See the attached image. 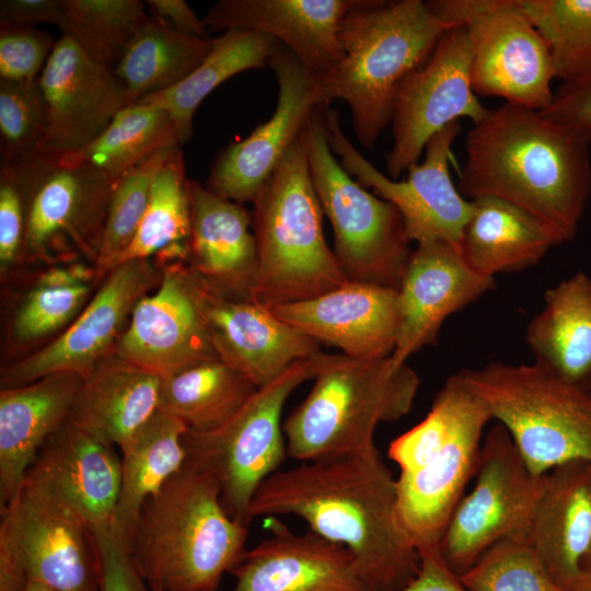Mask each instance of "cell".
Masks as SVG:
<instances>
[{
    "label": "cell",
    "instance_id": "6da1fadb",
    "mask_svg": "<svg viewBox=\"0 0 591 591\" xmlns=\"http://www.w3.org/2000/svg\"><path fill=\"white\" fill-rule=\"evenodd\" d=\"M396 502L397 478L373 445L278 470L258 487L248 515L302 519L311 532L350 552L371 591H393L420 566Z\"/></svg>",
    "mask_w": 591,
    "mask_h": 591
},
{
    "label": "cell",
    "instance_id": "7a4b0ae2",
    "mask_svg": "<svg viewBox=\"0 0 591 591\" xmlns=\"http://www.w3.org/2000/svg\"><path fill=\"white\" fill-rule=\"evenodd\" d=\"M591 140L540 111L503 103L474 124L457 189L528 211L571 241L591 194Z\"/></svg>",
    "mask_w": 591,
    "mask_h": 591
},
{
    "label": "cell",
    "instance_id": "3957f363",
    "mask_svg": "<svg viewBox=\"0 0 591 591\" xmlns=\"http://www.w3.org/2000/svg\"><path fill=\"white\" fill-rule=\"evenodd\" d=\"M247 533L228 513L216 477L187 457L142 506L128 552L152 591H216L245 553Z\"/></svg>",
    "mask_w": 591,
    "mask_h": 591
},
{
    "label": "cell",
    "instance_id": "277c9868",
    "mask_svg": "<svg viewBox=\"0 0 591 591\" xmlns=\"http://www.w3.org/2000/svg\"><path fill=\"white\" fill-rule=\"evenodd\" d=\"M448 30L427 1L363 0L340 23L341 61L313 79L320 105L344 100L358 141L372 148L392 123L402 82L427 61Z\"/></svg>",
    "mask_w": 591,
    "mask_h": 591
},
{
    "label": "cell",
    "instance_id": "5b68a950",
    "mask_svg": "<svg viewBox=\"0 0 591 591\" xmlns=\"http://www.w3.org/2000/svg\"><path fill=\"white\" fill-rule=\"evenodd\" d=\"M314 361V384L283 424L287 453L300 462L375 445L378 426L406 416L420 385L416 371L390 357L321 351Z\"/></svg>",
    "mask_w": 591,
    "mask_h": 591
},
{
    "label": "cell",
    "instance_id": "8992f818",
    "mask_svg": "<svg viewBox=\"0 0 591 591\" xmlns=\"http://www.w3.org/2000/svg\"><path fill=\"white\" fill-rule=\"evenodd\" d=\"M252 204L258 257L253 301L267 306L291 303L348 282L324 236V211L301 136Z\"/></svg>",
    "mask_w": 591,
    "mask_h": 591
},
{
    "label": "cell",
    "instance_id": "52a82bcc",
    "mask_svg": "<svg viewBox=\"0 0 591 591\" xmlns=\"http://www.w3.org/2000/svg\"><path fill=\"white\" fill-rule=\"evenodd\" d=\"M456 375L506 428L534 474L573 460L591 461V391L534 362H493Z\"/></svg>",
    "mask_w": 591,
    "mask_h": 591
},
{
    "label": "cell",
    "instance_id": "ba28073f",
    "mask_svg": "<svg viewBox=\"0 0 591 591\" xmlns=\"http://www.w3.org/2000/svg\"><path fill=\"white\" fill-rule=\"evenodd\" d=\"M317 106L301 134L311 178L334 231V253L348 281L398 289L410 256L398 210L354 181L334 157Z\"/></svg>",
    "mask_w": 591,
    "mask_h": 591
},
{
    "label": "cell",
    "instance_id": "9c48e42d",
    "mask_svg": "<svg viewBox=\"0 0 591 591\" xmlns=\"http://www.w3.org/2000/svg\"><path fill=\"white\" fill-rule=\"evenodd\" d=\"M10 165L26 213L18 274L74 260L95 265L117 179L89 165L61 164L57 155L45 153Z\"/></svg>",
    "mask_w": 591,
    "mask_h": 591
},
{
    "label": "cell",
    "instance_id": "30bf717a",
    "mask_svg": "<svg viewBox=\"0 0 591 591\" xmlns=\"http://www.w3.org/2000/svg\"><path fill=\"white\" fill-rule=\"evenodd\" d=\"M315 374L314 356L292 363L270 383L257 389L221 427L187 430V457L217 479L228 513L248 528V510L258 487L278 471L288 455L281 414L290 394Z\"/></svg>",
    "mask_w": 591,
    "mask_h": 591
},
{
    "label": "cell",
    "instance_id": "8fae6325",
    "mask_svg": "<svg viewBox=\"0 0 591 591\" xmlns=\"http://www.w3.org/2000/svg\"><path fill=\"white\" fill-rule=\"evenodd\" d=\"M547 474H534L502 425L482 443L473 490L456 506L440 541L444 563L462 575L495 544L528 536Z\"/></svg>",
    "mask_w": 591,
    "mask_h": 591
},
{
    "label": "cell",
    "instance_id": "7c38bea8",
    "mask_svg": "<svg viewBox=\"0 0 591 591\" xmlns=\"http://www.w3.org/2000/svg\"><path fill=\"white\" fill-rule=\"evenodd\" d=\"M28 581L57 591H95L91 530L68 507L23 484L1 509L0 591H22Z\"/></svg>",
    "mask_w": 591,
    "mask_h": 591
},
{
    "label": "cell",
    "instance_id": "4fadbf2b",
    "mask_svg": "<svg viewBox=\"0 0 591 591\" xmlns=\"http://www.w3.org/2000/svg\"><path fill=\"white\" fill-rule=\"evenodd\" d=\"M327 139L340 165L366 188L391 202L401 213L406 236L417 244L447 242L460 247L473 213V201L455 187L450 175L452 146L460 121L436 134L425 148L421 163L413 165L405 179H392L371 164L345 136L337 111L325 109Z\"/></svg>",
    "mask_w": 591,
    "mask_h": 591
},
{
    "label": "cell",
    "instance_id": "5bb4252c",
    "mask_svg": "<svg viewBox=\"0 0 591 591\" xmlns=\"http://www.w3.org/2000/svg\"><path fill=\"white\" fill-rule=\"evenodd\" d=\"M163 267L154 258L130 259L113 267L76 320L53 341L2 364L1 389L32 383L58 372L84 380L99 361L115 351L137 303L154 291Z\"/></svg>",
    "mask_w": 591,
    "mask_h": 591
},
{
    "label": "cell",
    "instance_id": "9a60e30c",
    "mask_svg": "<svg viewBox=\"0 0 591 591\" xmlns=\"http://www.w3.org/2000/svg\"><path fill=\"white\" fill-rule=\"evenodd\" d=\"M471 48L465 27L445 31L427 61L402 82L392 118L393 144L386 171L397 179L419 162L428 141L449 125L489 113L471 84Z\"/></svg>",
    "mask_w": 591,
    "mask_h": 591
},
{
    "label": "cell",
    "instance_id": "2e32d148",
    "mask_svg": "<svg viewBox=\"0 0 591 591\" xmlns=\"http://www.w3.org/2000/svg\"><path fill=\"white\" fill-rule=\"evenodd\" d=\"M471 84L476 95L546 109L555 78L549 48L512 0H465Z\"/></svg>",
    "mask_w": 591,
    "mask_h": 591
},
{
    "label": "cell",
    "instance_id": "e0dca14e",
    "mask_svg": "<svg viewBox=\"0 0 591 591\" xmlns=\"http://www.w3.org/2000/svg\"><path fill=\"white\" fill-rule=\"evenodd\" d=\"M456 380L451 432L442 448L419 471L397 477L396 517L412 546L438 551L447 525L475 476L483 430L493 419L485 403Z\"/></svg>",
    "mask_w": 591,
    "mask_h": 591
},
{
    "label": "cell",
    "instance_id": "ac0fdd59",
    "mask_svg": "<svg viewBox=\"0 0 591 591\" xmlns=\"http://www.w3.org/2000/svg\"><path fill=\"white\" fill-rule=\"evenodd\" d=\"M268 66L278 82L271 117L246 138L227 147L212 163L206 187L237 204L253 202L290 147L321 106L314 81L297 57L278 42Z\"/></svg>",
    "mask_w": 591,
    "mask_h": 591
},
{
    "label": "cell",
    "instance_id": "d6986e66",
    "mask_svg": "<svg viewBox=\"0 0 591 591\" xmlns=\"http://www.w3.org/2000/svg\"><path fill=\"white\" fill-rule=\"evenodd\" d=\"M187 268L196 308L217 356L255 387L321 352L318 341L280 321L267 305L229 299Z\"/></svg>",
    "mask_w": 591,
    "mask_h": 591
},
{
    "label": "cell",
    "instance_id": "ffe728a7",
    "mask_svg": "<svg viewBox=\"0 0 591 591\" xmlns=\"http://www.w3.org/2000/svg\"><path fill=\"white\" fill-rule=\"evenodd\" d=\"M47 123L42 153L60 157L99 137L128 105L113 69L90 59L69 37L55 43L38 77Z\"/></svg>",
    "mask_w": 591,
    "mask_h": 591
},
{
    "label": "cell",
    "instance_id": "44dd1931",
    "mask_svg": "<svg viewBox=\"0 0 591 591\" xmlns=\"http://www.w3.org/2000/svg\"><path fill=\"white\" fill-rule=\"evenodd\" d=\"M162 267L159 287L137 303L115 352L164 379L219 357L196 308L186 262Z\"/></svg>",
    "mask_w": 591,
    "mask_h": 591
},
{
    "label": "cell",
    "instance_id": "7402d4cb",
    "mask_svg": "<svg viewBox=\"0 0 591 591\" xmlns=\"http://www.w3.org/2000/svg\"><path fill=\"white\" fill-rule=\"evenodd\" d=\"M268 309L314 340L358 359L390 357L401 327L398 289L351 282L322 296Z\"/></svg>",
    "mask_w": 591,
    "mask_h": 591
},
{
    "label": "cell",
    "instance_id": "603a6c76",
    "mask_svg": "<svg viewBox=\"0 0 591 591\" xmlns=\"http://www.w3.org/2000/svg\"><path fill=\"white\" fill-rule=\"evenodd\" d=\"M494 287V278L473 269L459 246L441 241L417 244L398 287L401 327L392 363H407L413 354L434 345L448 316Z\"/></svg>",
    "mask_w": 591,
    "mask_h": 591
},
{
    "label": "cell",
    "instance_id": "cb8c5ba5",
    "mask_svg": "<svg viewBox=\"0 0 591 591\" xmlns=\"http://www.w3.org/2000/svg\"><path fill=\"white\" fill-rule=\"evenodd\" d=\"M363 0H220L202 19L213 31L264 33L288 48L312 79L343 59V19Z\"/></svg>",
    "mask_w": 591,
    "mask_h": 591
},
{
    "label": "cell",
    "instance_id": "d4e9b609",
    "mask_svg": "<svg viewBox=\"0 0 591 591\" xmlns=\"http://www.w3.org/2000/svg\"><path fill=\"white\" fill-rule=\"evenodd\" d=\"M120 472L114 447L67 421L43 445L23 484L68 507L93 531L113 524Z\"/></svg>",
    "mask_w": 591,
    "mask_h": 591
},
{
    "label": "cell",
    "instance_id": "484cf974",
    "mask_svg": "<svg viewBox=\"0 0 591 591\" xmlns=\"http://www.w3.org/2000/svg\"><path fill=\"white\" fill-rule=\"evenodd\" d=\"M271 535L245 552L231 570L232 591H371L350 552L308 532L271 523Z\"/></svg>",
    "mask_w": 591,
    "mask_h": 591
},
{
    "label": "cell",
    "instance_id": "4316f807",
    "mask_svg": "<svg viewBox=\"0 0 591 591\" xmlns=\"http://www.w3.org/2000/svg\"><path fill=\"white\" fill-rule=\"evenodd\" d=\"M190 211L188 267L210 288L236 301H253L258 257L252 213L195 179H187Z\"/></svg>",
    "mask_w": 591,
    "mask_h": 591
},
{
    "label": "cell",
    "instance_id": "83f0119b",
    "mask_svg": "<svg viewBox=\"0 0 591 591\" xmlns=\"http://www.w3.org/2000/svg\"><path fill=\"white\" fill-rule=\"evenodd\" d=\"M82 378L58 372L0 390V506L20 493L46 441L68 421Z\"/></svg>",
    "mask_w": 591,
    "mask_h": 591
},
{
    "label": "cell",
    "instance_id": "f1b7e54d",
    "mask_svg": "<svg viewBox=\"0 0 591 591\" xmlns=\"http://www.w3.org/2000/svg\"><path fill=\"white\" fill-rule=\"evenodd\" d=\"M528 541L560 591L579 577L591 545V461L548 472Z\"/></svg>",
    "mask_w": 591,
    "mask_h": 591
},
{
    "label": "cell",
    "instance_id": "f546056e",
    "mask_svg": "<svg viewBox=\"0 0 591 591\" xmlns=\"http://www.w3.org/2000/svg\"><path fill=\"white\" fill-rule=\"evenodd\" d=\"M162 379L118 356L104 357L82 381L68 421L119 449L159 408Z\"/></svg>",
    "mask_w": 591,
    "mask_h": 591
},
{
    "label": "cell",
    "instance_id": "4dcf8cb0",
    "mask_svg": "<svg viewBox=\"0 0 591 591\" xmlns=\"http://www.w3.org/2000/svg\"><path fill=\"white\" fill-rule=\"evenodd\" d=\"M534 363L591 391V277L577 271L545 292L525 331Z\"/></svg>",
    "mask_w": 591,
    "mask_h": 591
},
{
    "label": "cell",
    "instance_id": "1f68e13d",
    "mask_svg": "<svg viewBox=\"0 0 591 591\" xmlns=\"http://www.w3.org/2000/svg\"><path fill=\"white\" fill-rule=\"evenodd\" d=\"M464 229L460 250L477 273L493 277L537 264L564 243L544 222L503 199L482 196Z\"/></svg>",
    "mask_w": 591,
    "mask_h": 591
},
{
    "label": "cell",
    "instance_id": "d6a6232c",
    "mask_svg": "<svg viewBox=\"0 0 591 591\" xmlns=\"http://www.w3.org/2000/svg\"><path fill=\"white\" fill-rule=\"evenodd\" d=\"M187 430L184 421L158 408L120 448V488L113 526L128 551L142 506L187 460L183 443Z\"/></svg>",
    "mask_w": 591,
    "mask_h": 591
},
{
    "label": "cell",
    "instance_id": "836d02e7",
    "mask_svg": "<svg viewBox=\"0 0 591 591\" xmlns=\"http://www.w3.org/2000/svg\"><path fill=\"white\" fill-rule=\"evenodd\" d=\"M278 42L247 30H228L212 38L200 65L174 88L146 96L136 103L154 104L172 117L181 144L192 136L194 114L221 83L243 71L268 66Z\"/></svg>",
    "mask_w": 591,
    "mask_h": 591
},
{
    "label": "cell",
    "instance_id": "e575fe53",
    "mask_svg": "<svg viewBox=\"0 0 591 591\" xmlns=\"http://www.w3.org/2000/svg\"><path fill=\"white\" fill-rule=\"evenodd\" d=\"M211 45L212 38L183 35L149 18L114 69L128 105L177 85L200 65Z\"/></svg>",
    "mask_w": 591,
    "mask_h": 591
},
{
    "label": "cell",
    "instance_id": "d590c367",
    "mask_svg": "<svg viewBox=\"0 0 591 591\" xmlns=\"http://www.w3.org/2000/svg\"><path fill=\"white\" fill-rule=\"evenodd\" d=\"M256 390L229 364L212 358L162 379L159 408L189 430L207 432L229 421Z\"/></svg>",
    "mask_w": 591,
    "mask_h": 591
},
{
    "label": "cell",
    "instance_id": "8d00e7d4",
    "mask_svg": "<svg viewBox=\"0 0 591 591\" xmlns=\"http://www.w3.org/2000/svg\"><path fill=\"white\" fill-rule=\"evenodd\" d=\"M101 281L74 286L50 285L36 280L28 271H22L7 281L16 282L24 290L14 300L7 316L5 363L33 354L58 337L82 312Z\"/></svg>",
    "mask_w": 591,
    "mask_h": 591
},
{
    "label": "cell",
    "instance_id": "74e56055",
    "mask_svg": "<svg viewBox=\"0 0 591 591\" xmlns=\"http://www.w3.org/2000/svg\"><path fill=\"white\" fill-rule=\"evenodd\" d=\"M182 146L170 114L149 103L121 108L109 125L84 148L58 157L65 165H89L114 179L157 152Z\"/></svg>",
    "mask_w": 591,
    "mask_h": 591
},
{
    "label": "cell",
    "instance_id": "f35d334b",
    "mask_svg": "<svg viewBox=\"0 0 591 591\" xmlns=\"http://www.w3.org/2000/svg\"><path fill=\"white\" fill-rule=\"evenodd\" d=\"M148 19L139 0H66L58 27L90 59L114 70Z\"/></svg>",
    "mask_w": 591,
    "mask_h": 591
},
{
    "label": "cell",
    "instance_id": "ab89813d",
    "mask_svg": "<svg viewBox=\"0 0 591 591\" xmlns=\"http://www.w3.org/2000/svg\"><path fill=\"white\" fill-rule=\"evenodd\" d=\"M187 179L178 148L157 173L137 234L116 265L153 258L167 246L189 242Z\"/></svg>",
    "mask_w": 591,
    "mask_h": 591
},
{
    "label": "cell",
    "instance_id": "60d3db41",
    "mask_svg": "<svg viewBox=\"0 0 591 591\" xmlns=\"http://www.w3.org/2000/svg\"><path fill=\"white\" fill-rule=\"evenodd\" d=\"M546 42L555 78L591 70V0H512Z\"/></svg>",
    "mask_w": 591,
    "mask_h": 591
},
{
    "label": "cell",
    "instance_id": "b9f144b4",
    "mask_svg": "<svg viewBox=\"0 0 591 591\" xmlns=\"http://www.w3.org/2000/svg\"><path fill=\"white\" fill-rule=\"evenodd\" d=\"M178 148L181 146L157 152L116 181L94 265L100 277L104 278L116 266L132 243L146 212L154 177Z\"/></svg>",
    "mask_w": 591,
    "mask_h": 591
},
{
    "label": "cell",
    "instance_id": "7bdbcfd3",
    "mask_svg": "<svg viewBox=\"0 0 591 591\" xmlns=\"http://www.w3.org/2000/svg\"><path fill=\"white\" fill-rule=\"evenodd\" d=\"M460 579L468 591H560L528 536L495 544Z\"/></svg>",
    "mask_w": 591,
    "mask_h": 591
},
{
    "label": "cell",
    "instance_id": "ee69618b",
    "mask_svg": "<svg viewBox=\"0 0 591 591\" xmlns=\"http://www.w3.org/2000/svg\"><path fill=\"white\" fill-rule=\"evenodd\" d=\"M46 123V103L38 79L0 80L1 162L21 164L42 153Z\"/></svg>",
    "mask_w": 591,
    "mask_h": 591
},
{
    "label": "cell",
    "instance_id": "f6af8a7d",
    "mask_svg": "<svg viewBox=\"0 0 591 591\" xmlns=\"http://www.w3.org/2000/svg\"><path fill=\"white\" fill-rule=\"evenodd\" d=\"M55 43L36 27L0 25V80H37Z\"/></svg>",
    "mask_w": 591,
    "mask_h": 591
},
{
    "label": "cell",
    "instance_id": "bcb514c9",
    "mask_svg": "<svg viewBox=\"0 0 591 591\" xmlns=\"http://www.w3.org/2000/svg\"><path fill=\"white\" fill-rule=\"evenodd\" d=\"M26 230L23 196L12 165L1 162L0 169V277L2 283L21 267Z\"/></svg>",
    "mask_w": 591,
    "mask_h": 591
},
{
    "label": "cell",
    "instance_id": "7dc6e473",
    "mask_svg": "<svg viewBox=\"0 0 591 591\" xmlns=\"http://www.w3.org/2000/svg\"><path fill=\"white\" fill-rule=\"evenodd\" d=\"M91 536L99 590L142 591L144 583L113 524L91 531Z\"/></svg>",
    "mask_w": 591,
    "mask_h": 591
},
{
    "label": "cell",
    "instance_id": "c3c4849f",
    "mask_svg": "<svg viewBox=\"0 0 591 591\" xmlns=\"http://www.w3.org/2000/svg\"><path fill=\"white\" fill-rule=\"evenodd\" d=\"M542 114L591 140V70L560 82L549 106Z\"/></svg>",
    "mask_w": 591,
    "mask_h": 591
},
{
    "label": "cell",
    "instance_id": "681fc988",
    "mask_svg": "<svg viewBox=\"0 0 591 591\" xmlns=\"http://www.w3.org/2000/svg\"><path fill=\"white\" fill-rule=\"evenodd\" d=\"M66 0H2L0 25L35 27L38 24L58 26Z\"/></svg>",
    "mask_w": 591,
    "mask_h": 591
},
{
    "label": "cell",
    "instance_id": "f907efd6",
    "mask_svg": "<svg viewBox=\"0 0 591 591\" xmlns=\"http://www.w3.org/2000/svg\"><path fill=\"white\" fill-rule=\"evenodd\" d=\"M417 575L404 587L393 591H468L444 563L440 551L420 554Z\"/></svg>",
    "mask_w": 591,
    "mask_h": 591
},
{
    "label": "cell",
    "instance_id": "816d5d0a",
    "mask_svg": "<svg viewBox=\"0 0 591 591\" xmlns=\"http://www.w3.org/2000/svg\"><path fill=\"white\" fill-rule=\"evenodd\" d=\"M149 7L155 19L170 22L167 25L174 31L193 37L208 38V27L192 8L183 0H149Z\"/></svg>",
    "mask_w": 591,
    "mask_h": 591
},
{
    "label": "cell",
    "instance_id": "f5cc1de1",
    "mask_svg": "<svg viewBox=\"0 0 591 591\" xmlns=\"http://www.w3.org/2000/svg\"><path fill=\"white\" fill-rule=\"evenodd\" d=\"M564 591H591V573L582 571Z\"/></svg>",
    "mask_w": 591,
    "mask_h": 591
},
{
    "label": "cell",
    "instance_id": "db71d44e",
    "mask_svg": "<svg viewBox=\"0 0 591 591\" xmlns=\"http://www.w3.org/2000/svg\"><path fill=\"white\" fill-rule=\"evenodd\" d=\"M22 591H57V590L40 582L28 581L25 584V587L22 589Z\"/></svg>",
    "mask_w": 591,
    "mask_h": 591
},
{
    "label": "cell",
    "instance_id": "11a10c76",
    "mask_svg": "<svg viewBox=\"0 0 591 591\" xmlns=\"http://www.w3.org/2000/svg\"><path fill=\"white\" fill-rule=\"evenodd\" d=\"M581 570L584 571V572L591 573V545H590V548H589L587 555L584 556V558L582 560Z\"/></svg>",
    "mask_w": 591,
    "mask_h": 591
},
{
    "label": "cell",
    "instance_id": "9f6ffc18",
    "mask_svg": "<svg viewBox=\"0 0 591 591\" xmlns=\"http://www.w3.org/2000/svg\"><path fill=\"white\" fill-rule=\"evenodd\" d=\"M142 591H152L150 589H148L146 586L143 587Z\"/></svg>",
    "mask_w": 591,
    "mask_h": 591
}]
</instances>
